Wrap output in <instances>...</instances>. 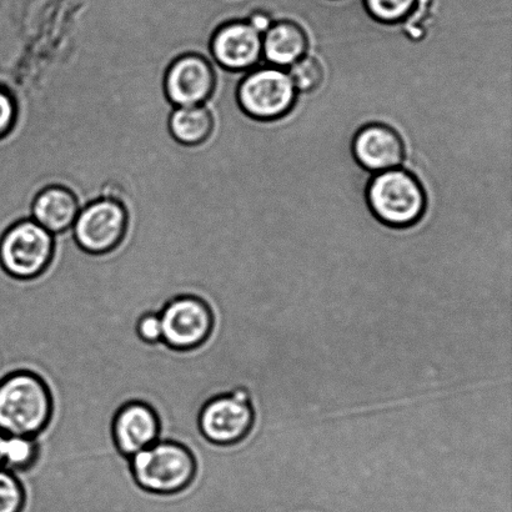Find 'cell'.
Here are the masks:
<instances>
[{
	"label": "cell",
	"mask_w": 512,
	"mask_h": 512,
	"mask_svg": "<svg viewBox=\"0 0 512 512\" xmlns=\"http://www.w3.org/2000/svg\"><path fill=\"white\" fill-rule=\"evenodd\" d=\"M289 75L298 92L313 93L324 83L325 69L320 60L313 55H304L293 65H290Z\"/></svg>",
	"instance_id": "cell-17"
},
{
	"label": "cell",
	"mask_w": 512,
	"mask_h": 512,
	"mask_svg": "<svg viewBox=\"0 0 512 512\" xmlns=\"http://www.w3.org/2000/svg\"><path fill=\"white\" fill-rule=\"evenodd\" d=\"M370 213L386 228L408 229L419 223L428 207L423 183L410 170L376 173L365 190Z\"/></svg>",
	"instance_id": "cell-1"
},
{
	"label": "cell",
	"mask_w": 512,
	"mask_h": 512,
	"mask_svg": "<svg viewBox=\"0 0 512 512\" xmlns=\"http://www.w3.org/2000/svg\"><path fill=\"white\" fill-rule=\"evenodd\" d=\"M15 107L7 92L0 89V137L8 133L14 123Z\"/></svg>",
	"instance_id": "cell-21"
},
{
	"label": "cell",
	"mask_w": 512,
	"mask_h": 512,
	"mask_svg": "<svg viewBox=\"0 0 512 512\" xmlns=\"http://www.w3.org/2000/svg\"><path fill=\"white\" fill-rule=\"evenodd\" d=\"M54 254L52 233L34 220L15 224L0 242V264L20 280L38 278L47 270Z\"/></svg>",
	"instance_id": "cell-6"
},
{
	"label": "cell",
	"mask_w": 512,
	"mask_h": 512,
	"mask_svg": "<svg viewBox=\"0 0 512 512\" xmlns=\"http://www.w3.org/2000/svg\"><path fill=\"white\" fill-rule=\"evenodd\" d=\"M78 214V200L67 188L44 189L33 203L34 222L49 233H62L72 228Z\"/></svg>",
	"instance_id": "cell-14"
},
{
	"label": "cell",
	"mask_w": 512,
	"mask_h": 512,
	"mask_svg": "<svg viewBox=\"0 0 512 512\" xmlns=\"http://www.w3.org/2000/svg\"><path fill=\"white\" fill-rule=\"evenodd\" d=\"M170 130L178 142L185 145H197L212 135L214 120L208 108L202 105L179 107L170 117Z\"/></svg>",
	"instance_id": "cell-15"
},
{
	"label": "cell",
	"mask_w": 512,
	"mask_h": 512,
	"mask_svg": "<svg viewBox=\"0 0 512 512\" xmlns=\"http://www.w3.org/2000/svg\"><path fill=\"white\" fill-rule=\"evenodd\" d=\"M160 430L157 413L142 401L125 404L115 415L112 426L115 445L129 459L157 443Z\"/></svg>",
	"instance_id": "cell-11"
},
{
	"label": "cell",
	"mask_w": 512,
	"mask_h": 512,
	"mask_svg": "<svg viewBox=\"0 0 512 512\" xmlns=\"http://www.w3.org/2000/svg\"><path fill=\"white\" fill-rule=\"evenodd\" d=\"M159 315L163 329L162 343L174 350L197 349L214 330L212 308L195 296H182L170 301Z\"/></svg>",
	"instance_id": "cell-7"
},
{
	"label": "cell",
	"mask_w": 512,
	"mask_h": 512,
	"mask_svg": "<svg viewBox=\"0 0 512 512\" xmlns=\"http://www.w3.org/2000/svg\"><path fill=\"white\" fill-rule=\"evenodd\" d=\"M24 490L12 471L0 468V512H22Z\"/></svg>",
	"instance_id": "cell-19"
},
{
	"label": "cell",
	"mask_w": 512,
	"mask_h": 512,
	"mask_svg": "<svg viewBox=\"0 0 512 512\" xmlns=\"http://www.w3.org/2000/svg\"><path fill=\"white\" fill-rule=\"evenodd\" d=\"M130 470L140 488L169 495L187 489L197 473L192 451L175 441H160L130 458Z\"/></svg>",
	"instance_id": "cell-3"
},
{
	"label": "cell",
	"mask_w": 512,
	"mask_h": 512,
	"mask_svg": "<svg viewBox=\"0 0 512 512\" xmlns=\"http://www.w3.org/2000/svg\"><path fill=\"white\" fill-rule=\"evenodd\" d=\"M309 49L305 29L293 20H280L266 30L263 38V54L275 67H290L303 58Z\"/></svg>",
	"instance_id": "cell-13"
},
{
	"label": "cell",
	"mask_w": 512,
	"mask_h": 512,
	"mask_svg": "<svg viewBox=\"0 0 512 512\" xmlns=\"http://www.w3.org/2000/svg\"><path fill=\"white\" fill-rule=\"evenodd\" d=\"M53 414L48 385L37 374L17 371L0 381V431L35 436L47 428Z\"/></svg>",
	"instance_id": "cell-2"
},
{
	"label": "cell",
	"mask_w": 512,
	"mask_h": 512,
	"mask_svg": "<svg viewBox=\"0 0 512 512\" xmlns=\"http://www.w3.org/2000/svg\"><path fill=\"white\" fill-rule=\"evenodd\" d=\"M127 212L115 200H98L78 214L73 224L80 248L92 254L112 252L127 230Z\"/></svg>",
	"instance_id": "cell-8"
},
{
	"label": "cell",
	"mask_w": 512,
	"mask_h": 512,
	"mask_svg": "<svg viewBox=\"0 0 512 512\" xmlns=\"http://www.w3.org/2000/svg\"><path fill=\"white\" fill-rule=\"evenodd\" d=\"M248 22L255 30L263 34L273 25L274 20L269 13L264 12V10H258V12L252 14Z\"/></svg>",
	"instance_id": "cell-22"
},
{
	"label": "cell",
	"mask_w": 512,
	"mask_h": 512,
	"mask_svg": "<svg viewBox=\"0 0 512 512\" xmlns=\"http://www.w3.org/2000/svg\"><path fill=\"white\" fill-rule=\"evenodd\" d=\"M215 74L207 59L188 54L175 60L165 77V92L179 107L200 105L212 95Z\"/></svg>",
	"instance_id": "cell-10"
},
{
	"label": "cell",
	"mask_w": 512,
	"mask_h": 512,
	"mask_svg": "<svg viewBox=\"0 0 512 512\" xmlns=\"http://www.w3.org/2000/svg\"><path fill=\"white\" fill-rule=\"evenodd\" d=\"M255 421L252 396L243 388L208 401L199 416L204 438L218 446L242 444L252 434Z\"/></svg>",
	"instance_id": "cell-5"
},
{
	"label": "cell",
	"mask_w": 512,
	"mask_h": 512,
	"mask_svg": "<svg viewBox=\"0 0 512 512\" xmlns=\"http://www.w3.org/2000/svg\"><path fill=\"white\" fill-rule=\"evenodd\" d=\"M418 3L419 0H364L371 18L386 25L403 22L413 14Z\"/></svg>",
	"instance_id": "cell-18"
},
{
	"label": "cell",
	"mask_w": 512,
	"mask_h": 512,
	"mask_svg": "<svg viewBox=\"0 0 512 512\" xmlns=\"http://www.w3.org/2000/svg\"><path fill=\"white\" fill-rule=\"evenodd\" d=\"M5 434L0 431V468H3V449H4Z\"/></svg>",
	"instance_id": "cell-23"
},
{
	"label": "cell",
	"mask_w": 512,
	"mask_h": 512,
	"mask_svg": "<svg viewBox=\"0 0 512 512\" xmlns=\"http://www.w3.org/2000/svg\"><path fill=\"white\" fill-rule=\"evenodd\" d=\"M214 58L229 70H247L263 55V37L249 22H233L220 28L212 42Z\"/></svg>",
	"instance_id": "cell-12"
},
{
	"label": "cell",
	"mask_w": 512,
	"mask_h": 512,
	"mask_svg": "<svg viewBox=\"0 0 512 512\" xmlns=\"http://www.w3.org/2000/svg\"><path fill=\"white\" fill-rule=\"evenodd\" d=\"M351 153L365 172L381 173L399 168L405 162V142L391 125L366 124L351 140Z\"/></svg>",
	"instance_id": "cell-9"
},
{
	"label": "cell",
	"mask_w": 512,
	"mask_h": 512,
	"mask_svg": "<svg viewBox=\"0 0 512 512\" xmlns=\"http://www.w3.org/2000/svg\"><path fill=\"white\" fill-rule=\"evenodd\" d=\"M39 445L32 436L5 435L3 468L9 471H25L38 459Z\"/></svg>",
	"instance_id": "cell-16"
},
{
	"label": "cell",
	"mask_w": 512,
	"mask_h": 512,
	"mask_svg": "<svg viewBox=\"0 0 512 512\" xmlns=\"http://www.w3.org/2000/svg\"><path fill=\"white\" fill-rule=\"evenodd\" d=\"M139 338L148 344H157L163 341L162 320L157 313H147L139 319L137 325Z\"/></svg>",
	"instance_id": "cell-20"
},
{
	"label": "cell",
	"mask_w": 512,
	"mask_h": 512,
	"mask_svg": "<svg viewBox=\"0 0 512 512\" xmlns=\"http://www.w3.org/2000/svg\"><path fill=\"white\" fill-rule=\"evenodd\" d=\"M298 98L289 73L278 67L259 68L242 80L238 89L240 107L256 120L270 122L286 117Z\"/></svg>",
	"instance_id": "cell-4"
}]
</instances>
